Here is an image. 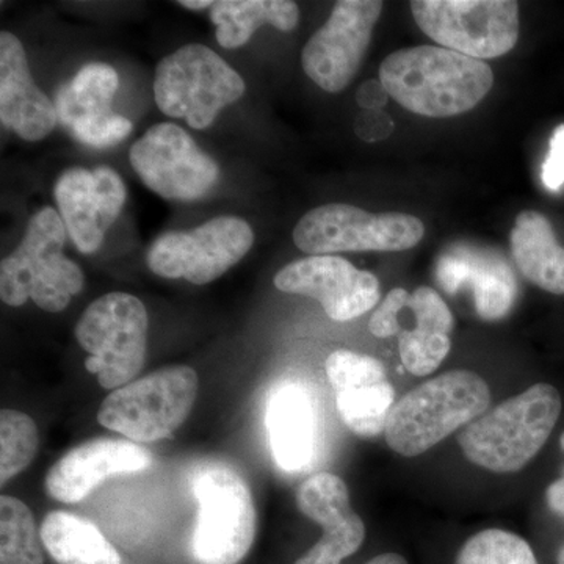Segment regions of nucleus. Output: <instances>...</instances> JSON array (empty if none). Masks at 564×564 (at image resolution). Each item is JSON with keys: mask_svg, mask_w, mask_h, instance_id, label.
Here are the masks:
<instances>
[{"mask_svg": "<svg viewBox=\"0 0 564 564\" xmlns=\"http://www.w3.org/2000/svg\"><path fill=\"white\" fill-rule=\"evenodd\" d=\"M43 545L31 508L0 497V564H44Z\"/></svg>", "mask_w": 564, "mask_h": 564, "instance_id": "obj_27", "label": "nucleus"}, {"mask_svg": "<svg viewBox=\"0 0 564 564\" xmlns=\"http://www.w3.org/2000/svg\"><path fill=\"white\" fill-rule=\"evenodd\" d=\"M411 11L434 43L477 61L502 57L519 40L514 0H414Z\"/></svg>", "mask_w": 564, "mask_h": 564, "instance_id": "obj_10", "label": "nucleus"}, {"mask_svg": "<svg viewBox=\"0 0 564 564\" xmlns=\"http://www.w3.org/2000/svg\"><path fill=\"white\" fill-rule=\"evenodd\" d=\"M366 564H408V562L399 554H383L375 556L373 560Z\"/></svg>", "mask_w": 564, "mask_h": 564, "instance_id": "obj_36", "label": "nucleus"}, {"mask_svg": "<svg viewBox=\"0 0 564 564\" xmlns=\"http://www.w3.org/2000/svg\"><path fill=\"white\" fill-rule=\"evenodd\" d=\"M148 325L147 307L131 293H107L82 314L74 334L90 355L85 369L96 375L107 391L132 383L143 369Z\"/></svg>", "mask_w": 564, "mask_h": 564, "instance_id": "obj_8", "label": "nucleus"}, {"mask_svg": "<svg viewBox=\"0 0 564 564\" xmlns=\"http://www.w3.org/2000/svg\"><path fill=\"white\" fill-rule=\"evenodd\" d=\"M54 196L70 240L77 250L91 254L120 217L128 191L115 170L96 166L66 170L55 182Z\"/></svg>", "mask_w": 564, "mask_h": 564, "instance_id": "obj_15", "label": "nucleus"}, {"mask_svg": "<svg viewBox=\"0 0 564 564\" xmlns=\"http://www.w3.org/2000/svg\"><path fill=\"white\" fill-rule=\"evenodd\" d=\"M132 129V122L128 118L111 111L107 117L74 129V131H70V135L80 141L82 144L96 148V150H104V148L115 147L120 141L128 139Z\"/></svg>", "mask_w": 564, "mask_h": 564, "instance_id": "obj_30", "label": "nucleus"}, {"mask_svg": "<svg viewBox=\"0 0 564 564\" xmlns=\"http://www.w3.org/2000/svg\"><path fill=\"white\" fill-rule=\"evenodd\" d=\"M0 121L25 141L43 140L58 121L54 101L36 87L24 46L11 32L0 33Z\"/></svg>", "mask_w": 564, "mask_h": 564, "instance_id": "obj_19", "label": "nucleus"}, {"mask_svg": "<svg viewBox=\"0 0 564 564\" xmlns=\"http://www.w3.org/2000/svg\"><path fill=\"white\" fill-rule=\"evenodd\" d=\"M541 177L551 192H560L564 187V124L558 126L552 135Z\"/></svg>", "mask_w": 564, "mask_h": 564, "instance_id": "obj_32", "label": "nucleus"}, {"mask_svg": "<svg viewBox=\"0 0 564 564\" xmlns=\"http://www.w3.org/2000/svg\"><path fill=\"white\" fill-rule=\"evenodd\" d=\"M180 3L181 7H184V9L187 10H207L212 9V6H214V2H210V0H181Z\"/></svg>", "mask_w": 564, "mask_h": 564, "instance_id": "obj_37", "label": "nucleus"}, {"mask_svg": "<svg viewBox=\"0 0 564 564\" xmlns=\"http://www.w3.org/2000/svg\"><path fill=\"white\" fill-rule=\"evenodd\" d=\"M380 80L403 109L429 118L466 113L494 85L491 66L441 46L406 47L388 55Z\"/></svg>", "mask_w": 564, "mask_h": 564, "instance_id": "obj_1", "label": "nucleus"}, {"mask_svg": "<svg viewBox=\"0 0 564 564\" xmlns=\"http://www.w3.org/2000/svg\"><path fill=\"white\" fill-rule=\"evenodd\" d=\"M436 276L452 293L470 285L477 313L486 322L507 317L518 295L513 270L503 256L488 250L454 248L437 262Z\"/></svg>", "mask_w": 564, "mask_h": 564, "instance_id": "obj_20", "label": "nucleus"}, {"mask_svg": "<svg viewBox=\"0 0 564 564\" xmlns=\"http://www.w3.org/2000/svg\"><path fill=\"white\" fill-rule=\"evenodd\" d=\"M511 254L525 280L554 295H564V248L543 214L524 210L511 231Z\"/></svg>", "mask_w": 564, "mask_h": 564, "instance_id": "obj_23", "label": "nucleus"}, {"mask_svg": "<svg viewBox=\"0 0 564 564\" xmlns=\"http://www.w3.org/2000/svg\"><path fill=\"white\" fill-rule=\"evenodd\" d=\"M560 447H562V451L564 452V433L562 434V437H560Z\"/></svg>", "mask_w": 564, "mask_h": 564, "instance_id": "obj_39", "label": "nucleus"}, {"mask_svg": "<svg viewBox=\"0 0 564 564\" xmlns=\"http://www.w3.org/2000/svg\"><path fill=\"white\" fill-rule=\"evenodd\" d=\"M411 293L402 288L392 289L384 296L380 307L375 311L369 322L370 333L378 339H388V337L399 336L402 332L400 326V315L403 314L404 307L410 303Z\"/></svg>", "mask_w": 564, "mask_h": 564, "instance_id": "obj_31", "label": "nucleus"}, {"mask_svg": "<svg viewBox=\"0 0 564 564\" xmlns=\"http://www.w3.org/2000/svg\"><path fill=\"white\" fill-rule=\"evenodd\" d=\"M252 243L254 232L243 218L217 217L191 231L162 234L151 245L147 263L158 276L204 285L242 261Z\"/></svg>", "mask_w": 564, "mask_h": 564, "instance_id": "obj_11", "label": "nucleus"}, {"mask_svg": "<svg viewBox=\"0 0 564 564\" xmlns=\"http://www.w3.org/2000/svg\"><path fill=\"white\" fill-rule=\"evenodd\" d=\"M388 98V91L381 80H367L359 87L356 101L362 107V110H383Z\"/></svg>", "mask_w": 564, "mask_h": 564, "instance_id": "obj_34", "label": "nucleus"}, {"mask_svg": "<svg viewBox=\"0 0 564 564\" xmlns=\"http://www.w3.org/2000/svg\"><path fill=\"white\" fill-rule=\"evenodd\" d=\"M247 91L245 80L217 52L187 44L166 55L155 69L154 98L170 118H184L196 131L210 128L226 107Z\"/></svg>", "mask_w": 564, "mask_h": 564, "instance_id": "obj_6", "label": "nucleus"}, {"mask_svg": "<svg viewBox=\"0 0 564 564\" xmlns=\"http://www.w3.org/2000/svg\"><path fill=\"white\" fill-rule=\"evenodd\" d=\"M132 169L150 191L172 202L203 198L220 181V166L173 122L152 126L132 144Z\"/></svg>", "mask_w": 564, "mask_h": 564, "instance_id": "obj_12", "label": "nucleus"}, {"mask_svg": "<svg viewBox=\"0 0 564 564\" xmlns=\"http://www.w3.org/2000/svg\"><path fill=\"white\" fill-rule=\"evenodd\" d=\"M408 310L414 315L415 326L399 333L400 358L408 372L426 377L440 369L451 352L454 314L443 296L429 285L411 293Z\"/></svg>", "mask_w": 564, "mask_h": 564, "instance_id": "obj_21", "label": "nucleus"}, {"mask_svg": "<svg viewBox=\"0 0 564 564\" xmlns=\"http://www.w3.org/2000/svg\"><path fill=\"white\" fill-rule=\"evenodd\" d=\"M152 456L132 441L98 437L70 448L47 470L44 488L52 499L77 503L115 475L140 473L151 466Z\"/></svg>", "mask_w": 564, "mask_h": 564, "instance_id": "obj_18", "label": "nucleus"}, {"mask_svg": "<svg viewBox=\"0 0 564 564\" xmlns=\"http://www.w3.org/2000/svg\"><path fill=\"white\" fill-rule=\"evenodd\" d=\"M41 540L58 564H121V556L93 522L66 511H52L40 529Z\"/></svg>", "mask_w": 564, "mask_h": 564, "instance_id": "obj_25", "label": "nucleus"}, {"mask_svg": "<svg viewBox=\"0 0 564 564\" xmlns=\"http://www.w3.org/2000/svg\"><path fill=\"white\" fill-rule=\"evenodd\" d=\"M425 236L421 218L400 212L370 214L350 204L315 207L296 223L293 242L310 256L345 251H404Z\"/></svg>", "mask_w": 564, "mask_h": 564, "instance_id": "obj_9", "label": "nucleus"}, {"mask_svg": "<svg viewBox=\"0 0 564 564\" xmlns=\"http://www.w3.org/2000/svg\"><path fill=\"white\" fill-rule=\"evenodd\" d=\"M560 414V392L552 384L536 383L469 423L459 434V447L475 466L519 473L547 443Z\"/></svg>", "mask_w": 564, "mask_h": 564, "instance_id": "obj_2", "label": "nucleus"}, {"mask_svg": "<svg viewBox=\"0 0 564 564\" xmlns=\"http://www.w3.org/2000/svg\"><path fill=\"white\" fill-rule=\"evenodd\" d=\"M278 291L310 296L334 322H350L377 306L380 281L337 256H310L291 262L274 276Z\"/></svg>", "mask_w": 564, "mask_h": 564, "instance_id": "obj_14", "label": "nucleus"}, {"mask_svg": "<svg viewBox=\"0 0 564 564\" xmlns=\"http://www.w3.org/2000/svg\"><path fill=\"white\" fill-rule=\"evenodd\" d=\"M380 0H339L332 17L304 46V73L322 90L340 93L351 84L383 13Z\"/></svg>", "mask_w": 564, "mask_h": 564, "instance_id": "obj_13", "label": "nucleus"}, {"mask_svg": "<svg viewBox=\"0 0 564 564\" xmlns=\"http://www.w3.org/2000/svg\"><path fill=\"white\" fill-rule=\"evenodd\" d=\"M210 21L217 25L218 44L225 50H237L263 24L281 32L295 31L300 10L291 0H220L212 6Z\"/></svg>", "mask_w": 564, "mask_h": 564, "instance_id": "obj_24", "label": "nucleus"}, {"mask_svg": "<svg viewBox=\"0 0 564 564\" xmlns=\"http://www.w3.org/2000/svg\"><path fill=\"white\" fill-rule=\"evenodd\" d=\"M545 502L555 514L564 518V477L549 485L547 491H545Z\"/></svg>", "mask_w": 564, "mask_h": 564, "instance_id": "obj_35", "label": "nucleus"}, {"mask_svg": "<svg viewBox=\"0 0 564 564\" xmlns=\"http://www.w3.org/2000/svg\"><path fill=\"white\" fill-rule=\"evenodd\" d=\"M40 433L31 415L21 411L0 413V484L6 485L35 459Z\"/></svg>", "mask_w": 564, "mask_h": 564, "instance_id": "obj_28", "label": "nucleus"}, {"mask_svg": "<svg viewBox=\"0 0 564 564\" xmlns=\"http://www.w3.org/2000/svg\"><path fill=\"white\" fill-rule=\"evenodd\" d=\"M296 505L307 519L322 527L323 534L295 564H340L359 551L366 540V525L351 508L343 478L329 473L313 475L300 486Z\"/></svg>", "mask_w": 564, "mask_h": 564, "instance_id": "obj_17", "label": "nucleus"}, {"mask_svg": "<svg viewBox=\"0 0 564 564\" xmlns=\"http://www.w3.org/2000/svg\"><path fill=\"white\" fill-rule=\"evenodd\" d=\"M326 375L345 426L367 440L383 434L395 404V391L383 364L362 352L336 350L326 359Z\"/></svg>", "mask_w": 564, "mask_h": 564, "instance_id": "obj_16", "label": "nucleus"}, {"mask_svg": "<svg viewBox=\"0 0 564 564\" xmlns=\"http://www.w3.org/2000/svg\"><path fill=\"white\" fill-rule=\"evenodd\" d=\"M556 564H564V544L560 549L558 555H556Z\"/></svg>", "mask_w": 564, "mask_h": 564, "instance_id": "obj_38", "label": "nucleus"}, {"mask_svg": "<svg viewBox=\"0 0 564 564\" xmlns=\"http://www.w3.org/2000/svg\"><path fill=\"white\" fill-rule=\"evenodd\" d=\"M198 395V375L170 366L115 389L98 411V422L137 444L172 436L187 421Z\"/></svg>", "mask_w": 564, "mask_h": 564, "instance_id": "obj_7", "label": "nucleus"}, {"mask_svg": "<svg viewBox=\"0 0 564 564\" xmlns=\"http://www.w3.org/2000/svg\"><path fill=\"white\" fill-rule=\"evenodd\" d=\"M355 132L367 143H378L391 137L393 121L384 110H362L356 118Z\"/></svg>", "mask_w": 564, "mask_h": 564, "instance_id": "obj_33", "label": "nucleus"}, {"mask_svg": "<svg viewBox=\"0 0 564 564\" xmlns=\"http://www.w3.org/2000/svg\"><path fill=\"white\" fill-rule=\"evenodd\" d=\"M491 404L488 383L470 370H452L408 392L393 404L386 422V443L414 458L456 430L481 417Z\"/></svg>", "mask_w": 564, "mask_h": 564, "instance_id": "obj_3", "label": "nucleus"}, {"mask_svg": "<svg viewBox=\"0 0 564 564\" xmlns=\"http://www.w3.org/2000/svg\"><path fill=\"white\" fill-rule=\"evenodd\" d=\"M267 432L274 462L288 473L310 466L315 448V413L310 393L296 384L273 392L267 408Z\"/></svg>", "mask_w": 564, "mask_h": 564, "instance_id": "obj_22", "label": "nucleus"}, {"mask_svg": "<svg viewBox=\"0 0 564 564\" xmlns=\"http://www.w3.org/2000/svg\"><path fill=\"white\" fill-rule=\"evenodd\" d=\"M198 502L192 552L199 564H239L251 551L258 527L250 486L226 464H206L192 475Z\"/></svg>", "mask_w": 564, "mask_h": 564, "instance_id": "obj_5", "label": "nucleus"}, {"mask_svg": "<svg viewBox=\"0 0 564 564\" xmlns=\"http://www.w3.org/2000/svg\"><path fill=\"white\" fill-rule=\"evenodd\" d=\"M120 85L117 70L106 63H90L55 93L58 121L68 131L107 117Z\"/></svg>", "mask_w": 564, "mask_h": 564, "instance_id": "obj_26", "label": "nucleus"}, {"mask_svg": "<svg viewBox=\"0 0 564 564\" xmlns=\"http://www.w3.org/2000/svg\"><path fill=\"white\" fill-rule=\"evenodd\" d=\"M66 231L52 207L36 212L17 250L0 263V299L9 306L32 302L46 313H62L84 291V272L63 254Z\"/></svg>", "mask_w": 564, "mask_h": 564, "instance_id": "obj_4", "label": "nucleus"}, {"mask_svg": "<svg viewBox=\"0 0 564 564\" xmlns=\"http://www.w3.org/2000/svg\"><path fill=\"white\" fill-rule=\"evenodd\" d=\"M456 564H538L524 538L507 530L489 529L464 543Z\"/></svg>", "mask_w": 564, "mask_h": 564, "instance_id": "obj_29", "label": "nucleus"}]
</instances>
